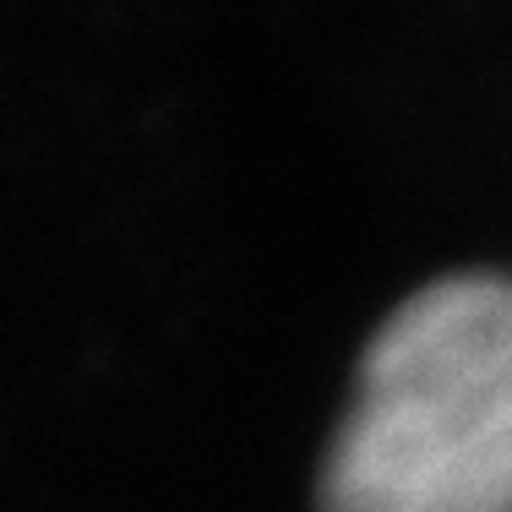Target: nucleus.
I'll return each mask as SVG.
<instances>
[{
  "label": "nucleus",
  "instance_id": "nucleus-1",
  "mask_svg": "<svg viewBox=\"0 0 512 512\" xmlns=\"http://www.w3.org/2000/svg\"><path fill=\"white\" fill-rule=\"evenodd\" d=\"M322 512H512V284L442 278L382 322Z\"/></svg>",
  "mask_w": 512,
  "mask_h": 512
}]
</instances>
